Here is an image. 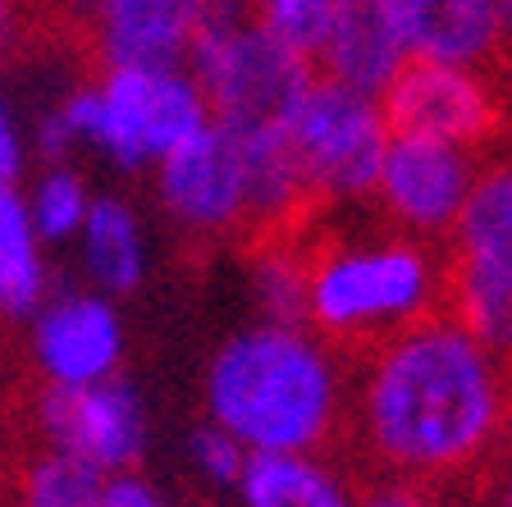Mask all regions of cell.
<instances>
[{"label":"cell","mask_w":512,"mask_h":507,"mask_svg":"<svg viewBox=\"0 0 512 507\" xmlns=\"http://www.w3.org/2000/svg\"><path fill=\"white\" fill-rule=\"evenodd\" d=\"M92 197L96 192L87 188L83 169H74V160H64V165H42L32 174L28 188H23L32 229L42 233L46 247L74 243L83 220H87V211H92Z\"/></svg>","instance_id":"obj_20"},{"label":"cell","mask_w":512,"mask_h":507,"mask_svg":"<svg viewBox=\"0 0 512 507\" xmlns=\"http://www.w3.org/2000/svg\"><path fill=\"white\" fill-rule=\"evenodd\" d=\"M78 265H83L92 293L101 297H128L138 293L147 279V233H142V215L128 197H92L83 229L74 238Z\"/></svg>","instance_id":"obj_16"},{"label":"cell","mask_w":512,"mask_h":507,"mask_svg":"<svg viewBox=\"0 0 512 507\" xmlns=\"http://www.w3.org/2000/svg\"><path fill=\"white\" fill-rule=\"evenodd\" d=\"M14 5H19V0H14Z\"/></svg>","instance_id":"obj_31"},{"label":"cell","mask_w":512,"mask_h":507,"mask_svg":"<svg viewBox=\"0 0 512 507\" xmlns=\"http://www.w3.org/2000/svg\"><path fill=\"white\" fill-rule=\"evenodd\" d=\"M343 0H247V10L275 32L279 42H288L293 51H302L311 60V51L320 46L330 19L339 14Z\"/></svg>","instance_id":"obj_23"},{"label":"cell","mask_w":512,"mask_h":507,"mask_svg":"<svg viewBox=\"0 0 512 507\" xmlns=\"http://www.w3.org/2000/svg\"><path fill=\"white\" fill-rule=\"evenodd\" d=\"M183 64L202 87L211 119L224 128L279 124L302 87L316 78L307 55L279 42L247 10V0H211Z\"/></svg>","instance_id":"obj_5"},{"label":"cell","mask_w":512,"mask_h":507,"mask_svg":"<svg viewBox=\"0 0 512 507\" xmlns=\"http://www.w3.org/2000/svg\"><path fill=\"white\" fill-rule=\"evenodd\" d=\"M211 0H74L101 64H183Z\"/></svg>","instance_id":"obj_12"},{"label":"cell","mask_w":512,"mask_h":507,"mask_svg":"<svg viewBox=\"0 0 512 507\" xmlns=\"http://www.w3.org/2000/svg\"><path fill=\"white\" fill-rule=\"evenodd\" d=\"M311 69L325 83H339L348 92L380 101L389 83L407 69V51L375 0H343L320 46L311 51Z\"/></svg>","instance_id":"obj_14"},{"label":"cell","mask_w":512,"mask_h":507,"mask_svg":"<svg viewBox=\"0 0 512 507\" xmlns=\"http://www.w3.org/2000/svg\"><path fill=\"white\" fill-rule=\"evenodd\" d=\"M106 480L96 466L42 448L23 466L14 507H106Z\"/></svg>","instance_id":"obj_22"},{"label":"cell","mask_w":512,"mask_h":507,"mask_svg":"<svg viewBox=\"0 0 512 507\" xmlns=\"http://www.w3.org/2000/svg\"><path fill=\"white\" fill-rule=\"evenodd\" d=\"M494 28H499V46H512V0H490Z\"/></svg>","instance_id":"obj_29"},{"label":"cell","mask_w":512,"mask_h":507,"mask_svg":"<svg viewBox=\"0 0 512 507\" xmlns=\"http://www.w3.org/2000/svg\"><path fill=\"white\" fill-rule=\"evenodd\" d=\"M407 60L485 69L499 46L490 0H375Z\"/></svg>","instance_id":"obj_13"},{"label":"cell","mask_w":512,"mask_h":507,"mask_svg":"<svg viewBox=\"0 0 512 507\" xmlns=\"http://www.w3.org/2000/svg\"><path fill=\"white\" fill-rule=\"evenodd\" d=\"M279 124H284V138L293 147L311 201L352 206L375 192L380 160L394 138L375 96L311 78Z\"/></svg>","instance_id":"obj_6"},{"label":"cell","mask_w":512,"mask_h":507,"mask_svg":"<svg viewBox=\"0 0 512 507\" xmlns=\"http://www.w3.org/2000/svg\"><path fill=\"white\" fill-rule=\"evenodd\" d=\"M453 270L512 284V156H494L476 169L458 224H453Z\"/></svg>","instance_id":"obj_15"},{"label":"cell","mask_w":512,"mask_h":507,"mask_svg":"<svg viewBox=\"0 0 512 507\" xmlns=\"http://www.w3.org/2000/svg\"><path fill=\"white\" fill-rule=\"evenodd\" d=\"M247 457H252V453H247L238 439H229L220 425H211V421L197 425V430H192V439H188L192 471H197V476H202V485L215 489V494H234Z\"/></svg>","instance_id":"obj_24"},{"label":"cell","mask_w":512,"mask_h":507,"mask_svg":"<svg viewBox=\"0 0 512 507\" xmlns=\"http://www.w3.org/2000/svg\"><path fill=\"white\" fill-rule=\"evenodd\" d=\"M508 412V361L448 311L375 343L352 407L366 453L403 480H439L476 466L503 434Z\"/></svg>","instance_id":"obj_1"},{"label":"cell","mask_w":512,"mask_h":507,"mask_svg":"<svg viewBox=\"0 0 512 507\" xmlns=\"http://www.w3.org/2000/svg\"><path fill=\"white\" fill-rule=\"evenodd\" d=\"M448 265L407 233L334 238L307 252V329L325 343L375 348L389 334L439 311Z\"/></svg>","instance_id":"obj_3"},{"label":"cell","mask_w":512,"mask_h":507,"mask_svg":"<svg viewBox=\"0 0 512 507\" xmlns=\"http://www.w3.org/2000/svg\"><path fill=\"white\" fill-rule=\"evenodd\" d=\"M494 507H512V462H508V471H503L499 489H494Z\"/></svg>","instance_id":"obj_30"},{"label":"cell","mask_w":512,"mask_h":507,"mask_svg":"<svg viewBox=\"0 0 512 507\" xmlns=\"http://www.w3.org/2000/svg\"><path fill=\"white\" fill-rule=\"evenodd\" d=\"M106 507H170V503H165V494L147 476L124 471V476L106 480Z\"/></svg>","instance_id":"obj_27"},{"label":"cell","mask_w":512,"mask_h":507,"mask_svg":"<svg viewBox=\"0 0 512 507\" xmlns=\"http://www.w3.org/2000/svg\"><path fill=\"white\" fill-rule=\"evenodd\" d=\"M14 37H19V5H14V0H0V55L14 46Z\"/></svg>","instance_id":"obj_28"},{"label":"cell","mask_w":512,"mask_h":507,"mask_svg":"<svg viewBox=\"0 0 512 507\" xmlns=\"http://www.w3.org/2000/svg\"><path fill=\"white\" fill-rule=\"evenodd\" d=\"M55 115L78 147L124 174L156 169L179 142L211 124L188 64H101L96 83H78L55 101Z\"/></svg>","instance_id":"obj_4"},{"label":"cell","mask_w":512,"mask_h":507,"mask_svg":"<svg viewBox=\"0 0 512 507\" xmlns=\"http://www.w3.org/2000/svg\"><path fill=\"white\" fill-rule=\"evenodd\" d=\"M247 284L261 320L279 325H307V252L293 243H261L247 265Z\"/></svg>","instance_id":"obj_21"},{"label":"cell","mask_w":512,"mask_h":507,"mask_svg":"<svg viewBox=\"0 0 512 507\" xmlns=\"http://www.w3.org/2000/svg\"><path fill=\"white\" fill-rule=\"evenodd\" d=\"M156 192L160 206L188 238H229L247 224V197H243V169L229 128L211 124L192 133L188 142L170 151L156 165Z\"/></svg>","instance_id":"obj_11"},{"label":"cell","mask_w":512,"mask_h":507,"mask_svg":"<svg viewBox=\"0 0 512 507\" xmlns=\"http://www.w3.org/2000/svg\"><path fill=\"white\" fill-rule=\"evenodd\" d=\"M343 416V361L307 325L252 320L206 366V421L247 453H325Z\"/></svg>","instance_id":"obj_2"},{"label":"cell","mask_w":512,"mask_h":507,"mask_svg":"<svg viewBox=\"0 0 512 507\" xmlns=\"http://www.w3.org/2000/svg\"><path fill=\"white\" fill-rule=\"evenodd\" d=\"M32 416L51 453L78 457L101 476L138 471L151 439L147 402L124 375L83 389H42L32 402Z\"/></svg>","instance_id":"obj_7"},{"label":"cell","mask_w":512,"mask_h":507,"mask_svg":"<svg viewBox=\"0 0 512 507\" xmlns=\"http://www.w3.org/2000/svg\"><path fill=\"white\" fill-rule=\"evenodd\" d=\"M380 110L389 119V133L435 138L467 151L485 147L503 119V101L485 69L426 60H407V69L380 96Z\"/></svg>","instance_id":"obj_9"},{"label":"cell","mask_w":512,"mask_h":507,"mask_svg":"<svg viewBox=\"0 0 512 507\" xmlns=\"http://www.w3.org/2000/svg\"><path fill=\"white\" fill-rule=\"evenodd\" d=\"M476 169L480 160L467 147L394 133L371 197L380 201V211L394 220L398 233L435 243V238H448L458 224L467 192L476 183Z\"/></svg>","instance_id":"obj_8"},{"label":"cell","mask_w":512,"mask_h":507,"mask_svg":"<svg viewBox=\"0 0 512 507\" xmlns=\"http://www.w3.org/2000/svg\"><path fill=\"white\" fill-rule=\"evenodd\" d=\"M357 507H435V498L421 489V480L389 476V480H380V485L362 489V494H357Z\"/></svg>","instance_id":"obj_26"},{"label":"cell","mask_w":512,"mask_h":507,"mask_svg":"<svg viewBox=\"0 0 512 507\" xmlns=\"http://www.w3.org/2000/svg\"><path fill=\"white\" fill-rule=\"evenodd\" d=\"M224 128V124H220ZM243 169V197H247V224L261 233L298 220V211L311 201L302 169L293 160V147L284 138V124H247L229 128Z\"/></svg>","instance_id":"obj_17"},{"label":"cell","mask_w":512,"mask_h":507,"mask_svg":"<svg viewBox=\"0 0 512 507\" xmlns=\"http://www.w3.org/2000/svg\"><path fill=\"white\" fill-rule=\"evenodd\" d=\"M23 169H28V138H23L19 119H14L10 96H5V87H0V179L19 183Z\"/></svg>","instance_id":"obj_25"},{"label":"cell","mask_w":512,"mask_h":507,"mask_svg":"<svg viewBox=\"0 0 512 507\" xmlns=\"http://www.w3.org/2000/svg\"><path fill=\"white\" fill-rule=\"evenodd\" d=\"M28 352L46 389H83L115 380L128 352L124 316L92 288H60L32 311Z\"/></svg>","instance_id":"obj_10"},{"label":"cell","mask_w":512,"mask_h":507,"mask_svg":"<svg viewBox=\"0 0 512 507\" xmlns=\"http://www.w3.org/2000/svg\"><path fill=\"white\" fill-rule=\"evenodd\" d=\"M234 494L243 507H357V485L325 453H252Z\"/></svg>","instance_id":"obj_18"},{"label":"cell","mask_w":512,"mask_h":507,"mask_svg":"<svg viewBox=\"0 0 512 507\" xmlns=\"http://www.w3.org/2000/svg\"><path fill=\"white\" fill-rule=\"evenodd\" d=\"M51 297V261L19 183L0 179V320H32Z\"/></svg>","instance_id":"obj_19"}]
</instances>
